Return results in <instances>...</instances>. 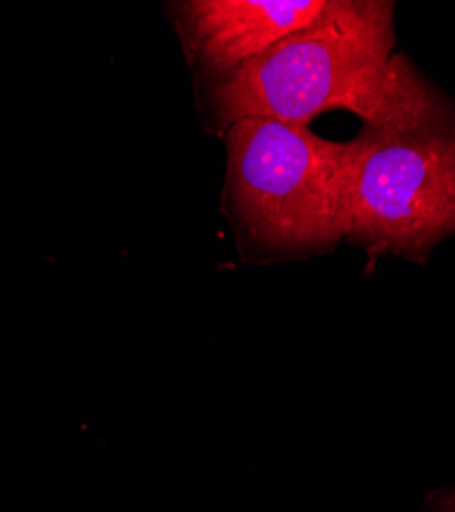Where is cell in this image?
Here are the masks:
<instances>
[{
	"instance_id": "obj_1",
	"label": "cell",
	"mask_w": 455,
	"mask_h": 512,
	"mask_svg": "<svg viewBox=\"0 0 455 512\" xmlns=\"http://www.w3.org/2000/svg\"><path fill=\"white\" fill-rule=\"evenodd\" d=\"M394 48V3L328 0L312 25L263 56L226 76L195 80L199 121L222 138L244 119L310 125L343 109L363 125H394L449 105Z\"/></svg>"
},
{
	"instance_id": "obj_2",
	"label": "cell",
	"mask_w": 455,
	"mask_h": 512,
	"mask_svg": "<svg viewBox=\"0 0 455 512\" xmlns=\"http://www.w3.org/2000/svg\"><path fill=\"white\" fill-rule=\"evenodd\" d=\"M222 140V213L244 263L302 261L347 240L349 142L273 119L238 121Z\"/></svg>"
},
{
	"instance_id": "obj_3",
	"label": "cell",
	"mask_w": 455,
	"mask_h": 512,
	"mask_svg": "<svg viewBox=\"0 0 455 512\" xmlns=\"http://www.w3.org/2000/svg\"><path fill=\"white\" fill-rule=\"evenodd\" d=\"M455 236V105L406 123L363 125L349 142L347 240L423 263Z\"/></svg>"
},
{
	"instance_id": "obj_4",
	"label": "cell",
	"mask_w": 455,
	"mask_h": 512,
	"mask_svg": "<svg viewBox=\"0 0 455 512\" xmlns=\"http://www.w3.org/2000/svg\"><path fill=\"white\" fill-rule=\"evenodd\" d=\"M328 0H175L167 3L193 80L244 66L287 35L312 25Z\"/></svg>"
},
{
	"instance_id": "obj_5",
	"label": "cell",
	"mask_w": 455,
	"mask_h": 512,
	"mask_svg": "<svg viewBox=\"0 0 455 512\" xmlns=\"http://www.w3.org/2000/svg\"><path fill=\"white\" fill-rule=\"evenodd\" d=\"M447 512H455V504H453V506H451Z\"/></svg>"
}]
</instances>
